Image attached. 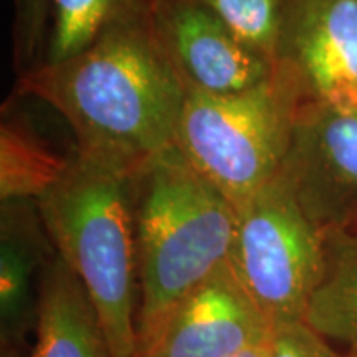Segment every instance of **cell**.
I'll use <instances>...</instances> for the list:
<instances>
[{"label": "cell", "instance_id": "6da1fadb", "mask_svg": "<svg viewBox=\"0 0 357 357\" xmlns=\"http://www.w3.org/2000/svg\"><path fill=\"white\" fill-rule=\"evenodd\" d=\"M153 2L124 13L58 63L17 75L15 96L55 109L77 149L139 169L176 146L187 86L153 22Z\"/></svg>", "mask_w": 357, "mask_h": 357}, {"label": "cell", "instance_id": "7a4b0ae2", "mask_svg": "<svg viewBox=\"0 0 357 357\" xmlns=\"http://www.w3.org/2000/svg\"><path fill=\"white\" fill-rule=\"evenodd\" d=\"M139 356L178 303L229 263L238 211L176 146L134 172Z\"/></svg>", "mask_w": 357, "mask_h": 357}, {"label": "cell", "instance_id": "3957f363", "mask_svg": "<svg viewBox=\"0 0 357 357\" xmlns=\"http://www.w3.org/2000/svg\"><path fill=\"white\" fill-rule=\"evenodd\" d=\"M136 171L75 147L37 200L48 238L86 289L113 357H139Z\"/></svg>", "mask_w": 357, "mask_h": 357}, {"label": "cell", "instance_id": "277c9868", "mask_svg": "<svg viewBox=\"0 0 357 357\" xmlns=\"http://www.w3.org/2000/svg\"><path fill=\"white\" fill-rule=\"evenodd\" d=\"M300 106L276 73L235 95L187 88L176 147L238 208L280 176Z\"/></svg>", "mask_w": 357, "mask_h": 357}, {"label": "cell", "instance_id": "5b68a950", "mask_svg": "<svg viewBox=\"0 0 357 357\" xmlns=\"http://www.w3.org/2000/svg\"><path fill=\"white\" fill-rule=\"evenodd\" d=\"M238 211L229 265L270 324L303 321L326 266V234L280 177Z\"/></svg>", "mask_w": 357, "mask_h": 357}, {"label": "cell", "instance_id": "8992f818", "mask_svg": "<svg viewBox=\"0 0 357 357\" xmlns=\"http://www.w3.org/2000/svg\"><path fill=\"white\" fill-rule=\"evenodd\" d=\"M321 230H357V105L300 106L278 176Z\"/></svg>", "mask_w": 357, "mask_h": 357}, {"label": "cell", "instance_id": "52a82bcc", "mask_svg": "<svg viewBox=\"0 0 357 357\" xmlns=\"http://www.w3.org/2000/svg\"><path fill=\"white\" fill-rule=\"evenodd\" d=\"M275 73L301 106L357 105V0H281Z\"/></svg>", "mask_w": 357, "mask_h": 357}, {"label": "cell", "instance_id": "ba28073f", "mask_svg": "<svg viewBox=\"0 0 357 357\" xmlns=\"http://www.w3.org/2000/svg\"><path fill=\"white\" fill-rule=\"evenodd\" d=\"M153 22L189 89L235 95L273 78V61L199 0H153Z\"/></svg>", "mask_w": 357, "mask_h": 357}, {"label": "cell", "instance_id": "9c48e42d", "mask_svg": "<svg viewBox=\"0 0 357 357\" xmlns=\"http://www.w3.org/2000/svg\"><path fill=\"white\" fill-rule=\"evenodd\" d=\"M271 333L273 326L225 263L174 307L139 357H231Z\"/></svg>", "mask_w": 357, "mask_h": 357}, {"label": "cell", "instance_id": "30bf717a", "mask_svg": "<svg viewBox=\"0 0 357 357\" xmlns=\"http://www.w3.org/2000/svg\"><path fill=\"white\" fill-rule=\"evenodd\" d=\"M55 248L48 238L37 202H2L0 218V336L7 354L19 349L25 334L35 328L45 266Z\"/></svg>", "mask_w": 357, "mask_h": 357}, {"label": "cell", "instance_id": "8fae6325", "mask_svg": "<svg viewBox=\"0 0 357 357\" xmlns=\"http://www.w3.org/2000/svg\"><path fill=\"white\" fill-rule=\"evenodd\" d=\"M32 357H113L86 289L55 252L40 281Z\"/></svg>", "mask_w": 357, "mask_h": 357}, {"label": "cell", "instance_id": "7c38bea8", "mask_svg": "<svg viewBox=\"0 0 357 357\" xmlns=\"http://www.w3.org/2000/svg\"><path fill=\"white\" fill-rule=\"evenodd\" d=\"M303 321L328 342L357 356V234L326 231L323 278L307 303Z\"/></svg>", "mask_w": 357, "mask_h": 357}, {"label": "cell", "instance_id": "4fadbf2b", "mask_svg": "<svg viewBox=\"0 0 357 357\" xmlns=\"http://www.w3.org/2000/svg\"><path fill=\"white\" fill-rule=\"evenodd\" d=\"M70 155L56 154L20 116L0 124V200H37L63 174Z\"/></svg>", "mask_w": 357, "mask_h": 357}, {"label": "cell", "instance_id": "5bb4252c", "mask_svg": "<svg viewBox=\"0 0 357 357\" xmlns=\"http://www.w3.org/2000/svg\"><path fill=\"white\" fill-rule=\"evenodd\" d=\"M153 0H52L42 63L77 55L119 17Z\"/></svg>", "mask_w": 357, "mask_h": 357}, {"label": "cell", "instance_id": "9a60e30c", "mask_svg": "<svg viewBox=\"0 0 357 357\" xmlns=\"http://www.w3.org/2000/svg\"><path fill=\"white\" fill-rule=\"evenodd\" d=\"M215 12L236 35L263 53L268 60H276L278 48L281 0H199Z\"/></svg>", "mask_w": 357, "mask_h": 357}, {"label": "cell", "instance_id": "2e32d148", "mask_svg": "<svg viewBox=\"0 0 357 357\" xmlns=\"http://www.w3.org/2000/svg\"><path fill=\"white\" fill-rule=\"evenodd\" d=\"M52 0H13V66L17 75L43 61Z\"/></svg>", "mask_w": 357, "mask_h": 357}, {"label": "cell", "instance_id": "e0dca14e", "mask_svg": "<svg viewBox=\"0 0 357 357\" xmlns=\"http://www.w3.org/2000/svg\"><path fill=\"white\" fill-rule=\"evenodd\" d=\"M270 357H342L305 321L278 324L270 337Z\"/></svg>", "mask_w": 357, "mask_h": 357}, {"label": "cell", "instance_id": "ac0fdd59", "mask_svg": "<svg viewBox=\"0 0 357 357\" xmlns=\"http://www.w3.org/2000/svg\"><path fill=\"white\" fill-rule=\"evenodd\" d=\"M270 337L247 347V349L236 352V354L231 357H270Z\"/></svg>", "mask_w": 357, "mask_h": 357}, {"label": "cell", "instance_id": "d6986e66", "mask_svg": "<svg viewBox=\"0 0 357 357\" xmlns=\"http://www.w3.org/2000/svg\"><path fill=\"white\" fill-rule=\"evenodd\" d=\"M346 357H357V356H351V354H347Z\"/></svg>", "mask_w": 357, "mask_h": 357}, {"label": "cell", "instance_id": "ffe728a7", "mask_svg": "<svg viewBox=\"0 0 357 357\" xmlns=\"http://www.w3.org/2000/svg\"><path fill=\"white\" fill-rule=\"evenodd\" d=\"M354 231H356V234H357V230H354Z\"/></svg>", "mask_w": 357, "mask_h": 357}]
</instances>
